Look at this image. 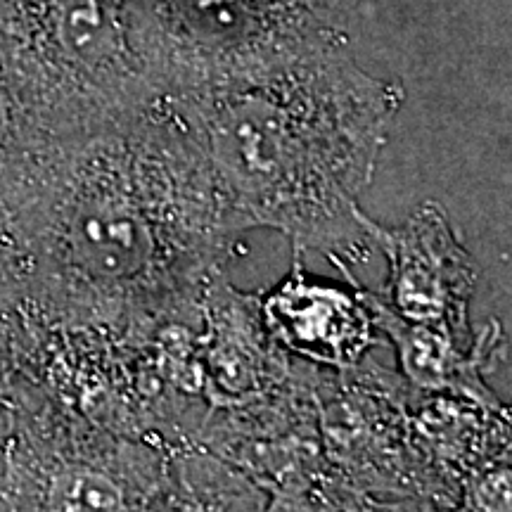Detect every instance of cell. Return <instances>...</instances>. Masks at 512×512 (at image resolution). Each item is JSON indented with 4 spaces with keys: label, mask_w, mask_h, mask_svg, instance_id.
Here are the masks:
<instances>
[{
    "label": "cell",
    "mask_w": 512,
    "mask_h": 512,
    "mask_svg": "<svg viewBox=\"0 0 512 512\" xmlns=\"http://www.w3.org/2000/svg\"><path fill=\"white\" fill-rule=\"evenodd\" d=\"M0 29L79 138L164 95L145 0H0Z\"/></svg>",
    "instance_id": "cell-3"
},
{
    "label": "cell",
    "mask_w": 512,
    "mask_h": 512,
    "mask_svg": "<svg viewBox=\"0 0 512 512\" xmlns=\"http://www.w3.org/2000/svg\"><path fill=\"white\" fill-rule=\"evenodd\" d=\"M354 290L320 283L306 275L304 254H292L290 273L259 294V311L266 330L283 351L309 366L335 373L363 366L377 344V328L351 268H339Z\"/></svg>",
    "instance_id": "cell-7"
},
{
    "label": "cell",
    "mask_w": 512,
    "mask_h": 512,
    "mask_svg": "<svg viewBox=\"0 0 512 512\" xmlns=\"http://www.w3.org/2000/svg\"><path fill=\"white\" fill-rule=\"evenodd\" d=\"M373 249L387 256L389 275L377 299L403 320L451 332L472 344L470 304L477 266L437 202H425L401 226H382L358 211Z\"/></svg>",
    "instance_id": "cell-6"
},
{
    "label": "cell",
    "mask_w": 512,
    "mask_h": 512,
    "mask_svg": "<svg viewBox=\"0 0 512 512\" xmlns=\"http://www.w3.org/2000/svg\"><path fill=\"white\" fill-rule=\"evenodd\" d=\"M12 228L15 264L100 332L200 320L247 233L166 95L79 140Z\"/></svg>",
    "instance_id": "cell-1"
},
{
    "label": "cell",
    "mask_w": 512,
    "mask_h": 512,
    "mask_svg": "<svg viewBox=\"0 0 512 512\" xmlns=\"http://www.w3.org/2000/svg\"><path fill=\"white\" fill-rule=\"evenodd\" d=\"M79 140L24 72L0 29V209L12 219Z\"/></svg>",
    "instance_id": "cell-8"
},
{
    "label": "cell",
    "mask_w": 512,
    "mask_h": 512,
    "mask_svg": "<svg viewBox=\"0 0 512 512\" xmlns=\"http://www.w3.org/2000/svg\"><path fill=\"white\" fill-rule=\"evenodd\" d=\"M164 95L344 48L358 0H145Z\"/></svg>",
    "instance_id": "cell-4"
},
{
    "label": "cell",
    "mask_w": 512,
    "mask_h": 512,
    "mask_svg": "<svg viewBox=\"0 0 512 512\" xmlns=\"http://www.w3.org/2000/svg\"><path fill=\"white\" fill-rule=\"evenodd\" d=\"M166 98L242 228L278 230L292 252H318L337 268L368 259L358 200L403 102L396 83L363 72L344 48H325Z\"/></svg>",
    "instance_id": "cell-2"
},
{
    "label": "cell",
    "mask_w": 512,
    "mask_h": 512,
    "mask_svg": "<svg viewBox=\"0 0 512 512\" xmlns=\"http://www.w3.org/2000/svg\"><path fill=\"white\" fill-rule=\"evenodd\" d=\"M467 501L475 512H510V458L472 470Z\"/></svg>",
    "instance_id": "cell-10"
},
{
    "label": "cell",
    "mask_w": 512,
    "mask_h": 512,
    "mask_svg": "<svg viewBox=\"0 0 512 512\" xmlns=\"http://www.w3.org/2000/svg\"><path fill=\"white\" fill-rule=\"evenodd\" d=\"M358 292L377 332L392 342L401 373L411 387L420 392L465 396L484 406H503L486 387V375L496 370L503 351V332L496 323L475 335L472 344H463L451 332L399 318L361 283Z\"/></svg>",
    "instance_id": "cell-9"
},
{
    "label": "cell",
    "mask_w": 512,
    "mask_h": 512,
    "mask_svg": "<svg viewBox=\"0 0 512 512\" xmlns=\"http://www.w3.org/2000/svg\"><path fill=\"white\" fill-rule=\"evenodd\" d=\"M166 470L164 448L95 427L24 451L10 477L17 512H138Z\"/></svg>",
    "instance_id": "cell-5"
}]
</instances>
